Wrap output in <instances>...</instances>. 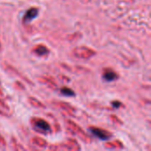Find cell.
<instances>
[{"label":"cell","instance_id":"cell-1","mask_svg":"<svg viewBox=\"0 0 151 151\" xmlns=\"http://www.w3.org/2000/svg\"><path fill=\"white\" fill-rule=\"evenodd\" d=\"M89 130L94 135H96L98 139L102 141H107L111 137V134L104 129H100L97 127H90Z\"/></svg>","mask_w":151,"mask_h":151},{"label":"cell","instance_id":"cell-2","mask_svg":"<svg viewBox=\"0 0 151 151\" xmlns=\"http://www.w3.org/2000/svg\"><path fill=\"white\" fill-rule=\"evenodd\" d=\"M33 124L37 130L39 129L40 132H42V133L50 132V126L43 119H33Z\"/></svg>","mask_w":151,"mask_h":151},{"label":"cell","instance_id":"cell-3","mask_svg":"<svg viewBox=\"0 0 151 151\" xmlns=\"http://www.w3.org/2000/svg\"><path fill=\"white\" fill-rule=\"evenodd\" d=\"M37 14H38V9H36V8H31V9H29L26 12V14L24 15V17H23V22L24 23L30 22L31 20H33L37 16Z\"/></svg>","mask_w":151,"mask_h":151},{"label":"cell","instance_id":"cell-4","mask_svg":"<svg viewBox=\"0 0 151 151\" xmlns=\"http://www.w3.org/2000/svg\"><path fill=\"white\" fill-rule=\"evenodd\" d=\"M76 50L80 51V52H77V51H74V54L79 57V58H88L91 56H93L95 54V52L93 50H90L87 48H78L76 49Z\"/></svg>","mask_w":151,"mask_h":151},{"label":"cell","instance_id":"cell-5","mask_svg":"<svg viewBox=\"0 0 151 151\" xmlns=\"http://www.w3.org/2000/svg\"><path fill=\"white\" fill-rule=\"evenodd\" d=\"M104 78L107 81H114V80H116L118 78V75H117V73L115 72H113L111 70H109V71H106L104 73Z\"/></svg>","mask_w":151,"mask_h":151},{"label":"cell","instance_id":"cell-6","mask_svg":"<svg viewBox=\"0 0 151 151\" xmlns=\"http://www.w3.org/2000/svg\"><path fill=\"white\" fill-rule=\"evenodd\" d=\"M35 53L36 54H38L39 56H42V55H45V54H47L48 53V49L46 48V47H44V46H38L37 48H35Z\"/></svg>","mask_w":151,"mask_h":151},{"label":"cell","instance_id":"cell-7","mask_svg":"<svg viewBox=\"0 0 151 151\" xmlns=\"http://www.w3.org/2000/svg\"><path fill=\"white\" fill-rule=\"evenodd\" d=\"M61 93L64 95V96H74V92L70 89L69 88H63L61 89Z\"/></svg>","mask_w":151,"mask_h":151},{"label":"cell","instance_id":"cell-8","mask_svg":"<svg viewBox=\"0 0 151 151\" xmlns=\"http://www.w3.org/2000/svg\"><path fill=\"white\" fill-rule=\"evenodd\" d=\"M29 101H30V104H32V105H34V106H36V107H44V105L43 104H42L39 101H37L36 99H35V98H33V97H31V98H29Z\"/></svg>","mask_w":151,"mask_h":151},{"label":"cell","instance_id":"cell-9","mask_svg":"<svg viewBox=\"0 0 151 151\" xmlns=\"http://www.w3.org/2000/svg\"><path fill=\"white\" fill-rule=\"evenodd\" d=\"M112 105H113V107H115V108H119V107L121 106L122 104H121V103H119V101H114V102H112Z\"/></svg>","mask_w":151,"mask_h":151}]
</instances>
